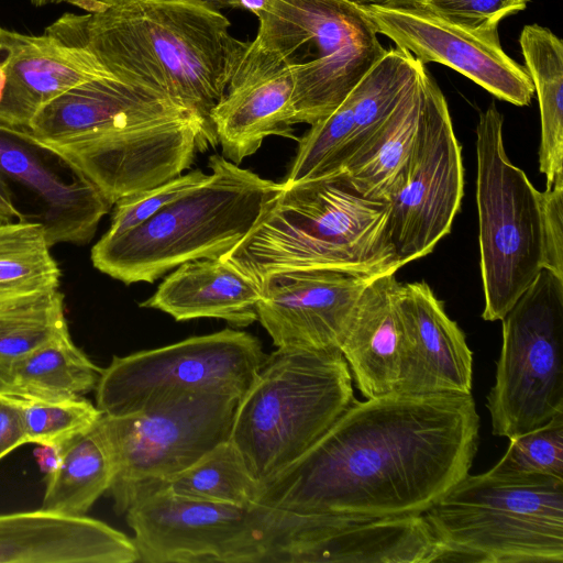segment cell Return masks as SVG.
I'll return each mask as SVG.
<instances>
[{
	"mask_svg": "<svg viewBox=\"0 0 563 563\" xmlns=\"http://www.w3.org/2000/svg\"><path fill=\"white\" fill-rule=\"evenodd\" d=\"M479 417L471 394L357 399L260 503L308 515L424 514L471 470Z\"/></svg>",
	"mask_w": 563,
	"mask_h": 563,
	"instance_id": "cell-1",
	"label": "cell"
},
{
	"mask_svg": "<svg viewBox=\"0 0 563 563\" xmlns=\"http://www.w3.org/2000/svg\"><path fill=\"white\" fill-rule=\"evenodd\" d=\"M29 132L60 155L113 206L191 167L214 144L202 121L164 92L114 76L57 96Z\"/></svg>",
	"mask_w": 563,
	"mask_h": 563,
	"instance_id": "cell-2",
	"label": "cell"
},
{
	"mask_svg": "<svg viewBox=\"0 0 563 563\" xmlns=\"http://www.w3.org/2000/svg\"><path fill=\"white\" fill-rule=\"evenodd\" d=\"M45 29L90 53L114 77L148 86L196 114L214 146L210 115L247 42L230 33L219 10L178 0H75Z\"/></svg>",
	"mask_w": 563,
	"mask_h": 563,
	"instance_id": "cell-3",
	"label": "cell"
},
{
	"mask_svg": "<svg viewBox=\"0 0 563 563\" xmlns=\"http://www.w3.org/2000/svg\"><path fill=\"white\" fill-rule=\"evenodd\" d=\"M388 212V202L363 196L341 174L283 181L249 233L222 257L260 286L292 271L397 272Z\"/></svg>",
	"mask_w": 563,
	"mask_h": 563,
	"instance_id": "cell-4",
	"label": "cell"
},
{
	"mask_svg": "<svg viewBox=\"0 0 563 563\" xmlns=\"http://www.w3.org/2000/svg\"><path fill=\"white\" fill-rule=\"evenodd\" d=\"M208 166V178L183 197L120 235H102L91 250L93 266L126 285L154 283L185 262L231 251L282 183L218 154Z\"/></svg>",
	"mask_w": 563,
	"mask_h": 563,
	"instance_id": "cell-5",
	"label": "cell"
},
{
	"mask_svg": "<svg viewBox=\"0 0 563 563\" xmlns=\"http://www.w3.org/2000/svg\"><path fill=\"white\" fill-rule=\"evenodd\" d=\"M147 563H313L323 516L260 501L235 506L156 490L125 511Z\"/></svg>",
	"mask_w": 563,
	"mask_h": 563,
	"instance_id": "cell-6",
	"label": "cell"
},
{
	"mask_svg": "<svg viewBox=\"0 0 563 563\" xmlns=\"http://www.w3.org/2000/svg\"><path fill=\"white\" fill-rule=\"evenodd\" d=\"M355 399L340 350L277 349L241 397L229 440L261 486L303 455Z\"/></svg>",
	"mask_w": 563,
	"mask_h": 563,
	"instance_id": "cell-7",
	"label": "cell"
},
{
	"mask_svg": "<svg viewBox=\"0 0 563 563\" xmlns=\"http://www.w3.org/2000/svg\"><path fill=\"white\" fill-rule=\"evenodd\" d=\"M423 515L449 562H563V479L468 473Z\"/></svg>",
	"mask_w": 563,
	"mask_h": 563,
	"instance_id": "cell-8",
	"label": "cell"
},
{
	"mask_svg": "<svg viewBox=\"0 0 563 563\" xmlns=\"http://www.w3.org/2000/svg\"><path fill=\"white\" fill-rule=\"evenodd\" d=\"M255 15L254 41L292 73L295 124L331 114L387 51L352 0H267Z\"/></svg>",
	"mask_w": 563,
	"mask_h": 563,
	"instance_id": "cell-9",
	"label": "cell"
},
{
	"mask_svg": "<svg viewBox=\"0 0 563 563\" xmlns=\"http://www.w3.org/2000/svg\"><path fill=\"white\" fill-rule=\"evenodd\" d=\"M503 114L492 102L476 126V203L482 318L501 320L544 268L542 196L508 158Z\"/></svg>",
	"mask_w": 563,
	"mask_h": 563,
	"instance_id": "cell-10",
	"label": "cell"
},
{
	"mask_svg": "<svg viewBox=\"0 0 563 563\" xmlns=\"http://www.w3.org/2000/svg\"><path fill=\"white\" fill-rule=\"evenodd\" d=\"M241 397L202 393L122 416L102 415L97 429L112 457L108 490L117 514L230 439Z\"/></svg>",
	"mask_w": 563,
	"mask_h": 563,
	"instance_id": "cell-11",
	"label": "cell"
},
{
	"mask_svg": "<svg viewBox=\"0 0 563 563\" xmlns=\"http://www.w3.org/2000/svg\"><path fill=\"white\" fill-rule=\"evenodd\" d=\"M500 321L486 407L493 434L511 439L563 412V277L541 269Z\"/></svg>",
	"mask_w": 563,
	"mask_h": 563,
	"instance_id": "cell-12",
	"label": "cell"
},
{
	"mask_svg": "<svg viewBox=\"0 0 563 563\" xmlns=\"http://www.w3.org/2000/svg\"><path fill=\"white\" fill-rule=\"evenodd\" d=\"M266 357L257 338L232 329L113 356L95 388L96 406L122 416L186 395L242 397Z\"/></svg>",
	"mask_w": 563,
	"mask_h": 563,
	"instance_id": "cell-13",
	"label": "cell"
},
{
	"mask_svg": "<svg viewBox=\"0 0 563 563\" xmlns=\"http://www.w3.org/2000/svg\"><path fill=\"white\" fill-rule=\"evenodd\" d=\"M419 131L388 200V234L400 267L431 253L451 232L464 195V166L449 106L423 74Z\"/></svg>",
	"mask_w": 563,
	"mask_h": 563,
	"instance_id": "cell-14",
	"label": "cell"
},
{
	"mask_svg": "<svg viewBox=\"0 0 563 563\" xmlns=\"http://www.w3.org/2000/svg\"><path fill=\"white\" fill-rule=\"evenodd\" d=\"M423 67L408 51L387 49L342 103L297 140L285 181L340 173L375 136Z\"/></svg>",
	"mask_w": 563,
	"mask_h": 563,
	"instance_id": "cell-15",
	"label": "cell"
},
{
	"mask_svg": "<svg viewBox=\"0 0 563 563\" xmlns=\"http://www.w3.org/2000/svg\"><path fill=\"white\" fill-rule=\"evenodd\" d=\"M377 34L390 38L422 64L439 63L461 73L498 99L528 106L534 87L525 66L503 49L498 34L452 24L421 7L361 4Z\"/></svg>",
	"mask_w": 563,
	"mask_h": 563,
	"instance_id": "cell-16",
	"label": "cell"
},
{
	"mask_svg": "<svg viewBox=\"0 0 563 563\" xmlns=\"http://www.w3.org/2000/svg\"><path fill=\"white\" fill-rule=\"evenodd\" d=\"M0 181L27 191L51 246L86 244L112 205L60 155L29 131L0 125Z\"/></svg>",
	"mask_w": 563,
	"mask_h": 563,
	"instance_id": "cell-17",
	"label": "cell"
},
{
	"mask_svg": "<svg viewBox=\"0 0 563 563\" xmlns=\"http://www.w3.org/2000/svg\"><path fill=\"white\" fill-rule=\"evenodd\" d=\"M374 277L320 269L274 274L261 284L257 321L277 349L340 350L356 301Z\"/></svg>",
	"mask_w": 563,
	"mask_h": 563,
	"instance_id": "cell-18",
	"label": "cell"
},
{
	"mask_svg": "<svg viewBox=\"0 0 563 563\" xmlns=\"http://www.w3.org/2000/svg\"><path fill=\"white\" fill-rule=\"evenodd\" d=\"M294 77L277 54L247 42L210 120L223 157L239 165L271 135L294 134Z\"/></svg>",
	"mask_w": 563,
	"mask_h": 563,
	"instance_id": "cell-19",
	"label": "cell"
},
{
	"mask_svg": "<svg viewBox=\"0 0 563 563\" xmlns=\"http://www.w3.org/2000/svg\"><path fill=\"white\" fill-rule=\"evenodd\" d=\"M87 51L0 26V125L29 131L37 111L84 81L111 77Z\"/></svg>",
	"mask_w": 563,
	"mask_h": 563,
	"instance_id": "cell-20",
	"label": "cell"
},
{
	"mask_svg": "<svg viewBox=\"0 0 563 563\" xmlns=\"http://www.w3.org/2000/svg\"><path fill=\"white\" fill-rule=\"evenodd\" d=\"M396 273L378 275L363 289L340 347L365 399L400 394L406 374L409 338Z\"/></svg>",
	"mask_w": 563,
	"mask_h": 563,
	"instance_id": "cell-21",
	"label": "cell"
},
{
	"mask_svg": "<svg viewBox=\"0 0 563 563\" xmlns=\"http://www.w3.org/2000/svg\"><path fill=\"white\" fill-rule=\"evenodd\" d=\"M132 538L103 521L44 510L0 514V563H133Z\"/></svg>",
	"mask_w": 563,
	"mask_h": 563,
	"instance_id": "cell-22",
	"label": "cell"
},
{
	"mask_svg": "<svg viewBox=\"0 0 563 563\" xmlns=\"http://www.w3.org/2000/svg\"><path fill=\"white\" fill-rule=\"evenodd\" d=\"M398 300L409 338L400 394H471L473 354L443 302L424 280L400 284Z\"/></svg>",
	"mask_w": 563,
	"mask_h": 563,
	"instance_id": "cell-23",
	"label": "cell"
},
{
	"mask_svg": "<svg viewBox=\"0 0 563 563\" xmlns=\"http://www.w3.org/2000/svg\"><path fill=\"white\" fill-rule=\"evenodd\" d=\"M262 287L225 258H198L177 266L141 307L177 321L222 319L236 327L257 321Z\"/></svg>",
	"mask_w": 563,
	"mask_h": 563,
	"instance_id": "cell-24",
	"label": "cell"
},
{
	"mask_svg": "<svg viewBox=\"0 0 563 563\" xmlns=\"http://www.w3.org/2000/svg\"><path fill=\"white\" fill-rule=\"evenodd\" d=\"M101 372L66 333L0 364V394L31 400L80 397L96 388Z\"/></svg>",
	"mask_w": 563,
	"mask_h": 563,
	"instance_id": "cell-25",
	"label": "cell"
},
{
	"mask_svg": "<svg viewBox=\"0 0 563 563\" xmlns=\"http://www.w3.org/2000/svg\"><path fill=\"white\" fill-rule=\"evenodd\" d=\"M426 70L375 136L338 173L365 197L388 202L397 186L419 131Z\"/></svg>",
	"mask_w": 563,
	"mask_h": 563,
	"instance_id": "cell-26",
	"label": "cell"
},
{
	"mask_svg": "<svg viewBox=\"0 0 563 563\" xmlns=\"http://www.w3.org/2000/svg\"><path fill=\"white\" fill-rule=\"evenodd\" d=\"M519 43L540 108L539 168L551 188L563 184V42L550 29L528 24Z\"/></svg>",
	"mask_w": 563,
	"mask_h": 563,
	"instance_id": "cell-27",
	"label": "cell"
},
{
	"mask_svg": "<svg viewBox=\"0 0 563 563\" xmlns=\"http://www.w3.org/2000/svg\"><path fill=\"white\" fill-rule=\"evenodd\" d=\"M58 449L59 463L46 475L41 508L67 516H86L111 486L114 467L109 449L97 424Z\"/></svg>",
	"mask_w": 563,
	"mask_h": 563,
	"instance_id": "cell-28",
	"label": "cell"
},
{
	"mask_svg": "<svg viewBox=\"0 0 563 563\" xmlns=\"http://www.w3.org/2000/svg\"><path fill=\"white\" fill-rule=\"evenodd\" d=\"M51 247L38 221L0 222V309L59 289Z\"/></svg>",
	"mask_w": 563,
	"mask_h": 563,
	"instance_id": "cell-29",
	"label": "cell"
},
{
	"mask_svg": "<svg viewBox=\"0 0 563 563\" xmlns=\"http://www.w3.org/2000/svg\"><path fill=\"white\" fill-rule=\"evenodd\" d=\"M260 488L238 449L227 440L153 492L164 490L200 501L249 506L258 500Z\"/></svg>",
	"mask_w": 563,
	"mask_h": 563,
	"instance_id": "cell-30",
	"label": "cell"
},
{
	"mask_svg": "<svg viewBox=\"0 0 563 563\" xmlns=\"http://www.w3.org/2000/svg\"><path fill=\"white\" fill-rule=\"evenodd\" d=\"M69 333L59 289L0 309V364Z\"/></svg>",
	"mask_w": 563,
	"mask_h": 563,
	"instance_id": "cell-31",
	"label": "cell"
},
{
	"mask_svg": "<svg viewBox=\"0 0 563 563\" xmlns=\"http://www.w3.org/2000/svg\"><path fill=\"white\" fill-rule=\"evenodd\" d=\"M18 401L27 443L37 445L62 448L90 431L102 417L98 407L82 396L56 400L18 398Z\"/></svg>",
	"mask_w": 563,
	"mask_h": 563,
	"instance_id": "cell-32",
	"label": "cell"
},
{
	"mask_svg": "<svg viewBox=\"0 0 563 563\" xmlns=\"http://www.w3.org/2000/svg\"><path fill=\"white\" fill-rule=\"evenodd\" d=\"M508 440L505 454L489 468L492 473L563 479V412Z\"/></svg>",
	"mask_w": 563,
	"mask_h": 563,
	"instance_id": "cell-33",
	"label": "cell"
},
{
	"mask_svg": "<svg viewBox=\"0 0 563 563\" xmlns=\"http://www.w3.org/2000/svg\"><path fill=\"white\" fill-rule=\"evenodd\" d=\"M208 175L197 168L117 201L111 224L103 235L117 236L135 228L202 184Z\"/></svg>",
	"mask_w": 563,
	"mask_h": 563,
	"instance_id": "cell-34",
	"label": "cell"
},
{
	"mask_svg": "<svg viewBox=\"0 0 563 563\" xmlns=\"http://www.w3.org/2000/svg\"><path fill=\"white\" fill-rule=\"evenodd\" d=\"M528 0H422L419 7L465 30L496 35L501 20L526 9Z\"/></svg>",
	"mask_w": 563,
	"mask_h": 563,
	"instance_id": "cell-35",
	"label": "cell"
},
{
	"mask_svg": "<svg viewBox=\"0 0 563 563\" xmlns=\"http://www.w3.org/2000/svg\"><path fill=\"white\" fill-rule=\"evenodd\" d=\"M544 268L563 277V184L541 191Z\"/></svg>",
	"mask_w": 563,
	"mask_h": 563,
	"instance_id": "cell-36",
	"label": "cell"
},
{
	"mask_svg": "<svg viewBox=\"0 0 563 563\" xmlns=\"http://www.w3.org/2000/svg\"><path fill=\"white\" fill-rule=\"evenodd\" d=\"M27 443L18 398L0 394V460Z\"/></svg>",
	"mask_w": 563,
	"mask_h": 563,
	"instance_id": "cell-37",
	"label": "cell"
},
{
	"mask_svg": "<svg viewBox=\"0 0 563 563\" xmlns=\"http://www.w3.org/2000/svg\"><path fill=\"white\" fill-rule=\"evenodd\" d=\"M36 462L45 475L51 474L58 465L60 452L58 448L49 445H38L34 450Z\"/></svg>",
	"mask_w": 563,
	"mask_h": 563,
	"instance_id": "cell-38",
	"label": "cell"
},
{
	"mask_svg": "<svg viewBox=\"0 0 563 563\" xmlns=\"http://www.w3.org/2000/svg\"><path fill=\"white\" fill-rule=\"evenodd\" d=\"M14 219L23 220L24 217L7 187L0 181V222L13 221Z\"/></svg>",
	"mask_w": 563,
	"mask_h": 563,
	"instance_id": "cell-39",
	"label": "cell"
},
{
	"mask_svg": "<svg viewBox=\"0 0 563 563\" xmlns=\"http://www.w3.org/2000/svg\"><path fill=\"white\" fill-rule=\"evenodd\" d=\"M178 1H186L191 2L196 4H201L214 10L221 11L224 8H240L239 0H178Z\"/></svg>",
	"mask_w": 563,
	"mask_h": 563,
	"instance_id": "cell-40",
	"label": "cell"
},
{
	"mask_svg": "<svg viewBox=\"0 0 563 563\" xmlns=\"http://www.w3.org/2000/svg\"><path fill=\"white\" fill-rule=\"evenodd\" d=\"M422 0H373L372 4L388 8H412L419 7Z\"/></svg>",
	"mask_w": 563,
	"mask_h": 563,
	"instance_id": "cell-41",
	"label": "cell"
},
{
	"mask_svg": "<svg viewBox=\"0 0 563 563\" xmlns=\"http://www.w3.org/2000/svg\"><path fill=\"white\" fill-rule=\"evenodd\" d=\"M267 0H239L240 8L246 9L256 14L264 9Z\"/></svg>",
	"mask_w": 563,
	"mask_h": 563,
	"instance_id": "cell-42",
	"label": "cell"
},
{
	"mask_svg": "<svg viewBox=\"0 0 563 563\" xmlns=\"http://www.w3.org/2000/svg\"><path fill=\"white\" fill-rule=\"evenodd\" d=\"M35 7H43L47 4H57V3H73L75 0H29Z\"/></svg>",
	"mask_w": 563,
	"mask_h": 563,
	"instance_id": "cell-43",
	"label": "cell"
},
{
	"mask_svg": "<svg viewBox=\"0 0 563 563\" xmlns=\"http://www.w3.org/2000/svg\"><path fill=\"white\" fill-rule=\"evenodd\" d=\"M358 4H365V3H368L369 0H352Z\"/></svg>",
	"mask_w": 563,
	"mask_h": 563,
	"instance_id": "cell-44",
	"label": "cell"
}]
</instances>
